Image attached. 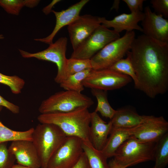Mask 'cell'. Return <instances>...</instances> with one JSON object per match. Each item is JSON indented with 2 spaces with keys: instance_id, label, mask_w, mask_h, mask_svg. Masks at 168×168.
Instances as JSON below:
<instances>
[{
  "instance_id": "6da1fadb",
  "label": "cell",
  "mask_w": 168,
  "mask_h": 168,
  "mask_svg": "<svg viewBox=\"0 0 168 168\" xmlns=\"http://www.w3.org/2000/svg\"><path fill=\"white\" fill-rule=\"evenodd\" d=\"M137 79L135 87L154 98L168 90V45L143 34L135 38L128 52Z\"/></svg>"
},
{
  "instance_id": "7a4b0ae2",
  "label": "cell",
  "mask_w": 168,
  "mask_h": 168,
  "mask_svg": "<svg viewBox=\"0 0 168 168\" xmlns=\"http://www.w3.org/2000/svg\"><path fill=\"white\" fill-rule=\"evenodd\" d=\"M37 119L40 123L57 126L67 136L77 137L83 142L91 143L89 136L91 113L87 107L67 112L41 114Z\"/></svg>"
},
{
  "instance_id": "3957f363",
  "label": "cell",
  "mask_w": 168,
  "mask_h": 168,
  "mask_svg": "<svg viewBox=\"0 0 168 168\" xmlns=\"http://www.w3.org/2000/svg\"><path fill=\"white\" fill-rule=\"evenodd\" d=\"M32 137L40 168H47L50 159L64 142L67 136L54 124L40 123L34 128Z\"/></svg>"
},
{
  "instance_id": "277c9868",
  "label": "cell",
  "mask_w": 168,
  "mask_h": 168,
  "mask_svg": "<svg viewBox=\"0 0 168 168\" xmlns=\"http://www.w3.org/2000/svg\"><path fill=\"white\" fill-rule=\"evenodd\" d=\"M156 143L144 142L132 136L118 148L113 159L124 168L154 160Z\"/></svg>"
},
{
  "instance_id": "5b68a950",
  "label": "cell",
  "mask_w": 168,
  "mask_h": 168,
  "mask_svg": "<svg viewBox=\"0 0 168 168\" xmlns=\"http://www.w3.org/2000/svg\"><path fill=\"white\" fill-rule=\"evenodd\" d=\"M94 104L92 99L81 93L65 90L57 92L43 100L39 108L41 114L67 112Z\"/></svg>"
},
{
  "instance_id": "8992f818",
  "label": "cell",
  "mask_w": 168,
  "mask_h": 168,
  "mask_svg": "<svg viewBox=\"0 0 168 168\" xmlns=\"http://www.w3.org/2000/svg\"><path fill=\"white\" fill-rule=\"evenodd\" d=\"M135 38V34L133 31H126L122 37L107 44L90 59L92 69H108L123 58L130 50Z\"/></svg>"
},
{
  "instance_id": "52a82bcc",
  "label": "cell",
  "mask_w": 168,
  "mask_h": 168,
  "mask_svg": "<svg viewBox=\"0 0 168 168\" xmlns=\"http://www.w3.org/2000/svg\"><path fill=\"white\" fill-rule=\"evenodd\" d=\"M67 42V38L62 37L59 38L54 43L50 44L46 49L36 53H31L20 49H19V50L23 58H34L55 63L57 67L58 72L54 81L59 84L66 77L67 58L66 57V53Z\"/></svg>"
},
{
  "instance_id": "ba28073f",
  "label": "cell",
  "mask_w": 168,
  "mask_h": 168,
  "mask_svg": "<svg viewBox=\"0 0 168 168\" xmlns=\"http://www.w3.org/2000/svg\"><path fill=\"white\" fill-rule=\"evenodd\" d=\"M119 37V33L100 24L73 50L71 58L90 59L107 44Z\"/></svg>"
},
{
  "instance_id": "9c48e42d",
  "label": "cell",
  "mask_w": 168,
  "mask_h": 168,
  "mask_svg": "<svg viewBox=\"0 0 168 168\" xmlns=\"http://www.w3.org/2000/svg\"><path fill=\"white\" fill-rule=\"evenodd\" d=\"M129 76L116 72L109 69H92L83 80L84 87L107 91L120 89L130 82Z\"/></svg>"
},
{
  "instance_id": "30bf717a",
  "label": "cell",
  "mask_w": 168,
  "mask_h": 168,
  "mask_svg": "<svg viewBox=\"0 0 168 168\" xmlns=\"http://www.w3.org/2000/svg\"><path fill=\"white\" fill-rule=\"evenodd\" d=\"M82 141L75 136H67L65 141L50 159L47 168H72L84 152Z\"/></svg>"
},
{
  "instance_id": "8fae6325",
  "label": "cell",
  "mask_w": 168,
  "mask_h": 168,
  "mask_svg": "<svg viewBox=\"0 0 168 168\" xmlns=\"http://www.w3.org/2000/svg\"><path fill=\"white\" fill-rule=\"evenodd\" d=\"M141 21L143 35L162 45H168V20L147 6Z\"/></svg>"
},
{
  "instance_id": "7c38bea8",
  "label": "cell",
  "mask_w": 168,
  "mask_h": 168,
  "mask_svg": "<svg viewBox=\"0 0 168 168\" xmlns=\"http://www.w3.org/2000/svg\"><path fill=\"white\" fill-rule=\"evenodd\" d=\"M168 131V122L162 116L145 115L133 136L144 142L156 143Z\"/></svg>"
},
{
  "instance_id": "4fadbf2b",
  "label": "cell",
  "mask_w": 168,
  "mask_h": 168,
  "mask_svg": "<svg viewBox=\"0 0 168 168\" xmlns=\"http://www.w3.org/2000/svg\"><path fill=\"white\" fill-rule=\"evenodd\" d=\"M100 24L99 17L86 14L79 16L68 25V30L73 50L76 49Z\"/></svg>"
},
{
  "instance_id": "5bb4252c",
  "label": "cell",
  "mask_w": 168,
  "mask_h": 168,
  "mask_svg": "<svg viewBox=\"0 0 168 168\" xmlns=\"http://www.w3.org/2000/svg\"><path fill=\"white\" fill-rule=\"evenodd\" d=\"M18 164L30 168H40L36 150L32 141L19 140L12 142L8 148Z\"/></svg>"
},
{
  "instance_id": "9a60e30c",
  "label": "cell",
  "mask_w": 168,
  "mask_h": 168,
  "mask_svg": "<svg viewBox=\"0 0 168 168\" xmlns=\"http://www.w3.org/2000/svg\"><path fill=\"white\" fill-rule=\"evenodd\" d=\"M142 12L122 13L115 16L111 20H108L104 17H99L100 24L109 28H113V30L119 33L124 30L131 31L134 30L142 32V28L138 25L144 17Z\"/></svg>"
},
{
  "instance_id": "2e32d148",
  "label": "cell",
  "mask_w": 168,
  "mask_h": 168,
  "mask_svg": "<svg viewBox=\"0 0 168 168\" xmlns=\"http://www.w3.org/2000/svg\"><path fill=\"white\" fill-rule=\"evenodd\" d=\"M89 1V0H81L70 6L67 9L60 12L52 10L56 17V24L52 33L43 38L35 39L34 40L49 44L53 43V40L58 32L63 27L68 26L80 15L82 8Z\"/></svg>"
},
{
  "instance_id": "e0dca14e",
  "label": "cell",
  "mask_w": 168,
  "mask_h": 168,
  "mask_svg": "<svg viewBox=\"0 0 168 168\" xmlns=\"http://www.w3.org/2000/svg\"><path fill=\"white\" fill-rule=\"evenodd\" d=\"M112 127L110 121L106 123L95 111L91 113L89 136L91 142L96 149L101 151L107 141Z\"/></svg>"
},
{
  "instance_id": "ac0fdd59",
  "label": "cell",
  "mask_w": 168,
  "mask_h": 168,
  "mask_svg": "<svg viewBox=\"0 0 168 168\" xmlns=\"http://www.w3.org/2000/svg\"><path fill=\"white\" fill-rule=\"evenodd\" d=\"M138 126L126 128L112 127L110 137L101 151L105 157L108 159L114 157L118 148L133 135Z\"/></svg>"
},
{
  "instance_id": "d6986e66",
  "label": "cell",
  "mask_w": 168,
  "mask_h": 168,
  "mask_svg": "<svg viewBox=\"0 0 168 168\" xmlns=\"http://www.w3.org/2000/svg\"><path fill=\"white\" fill-rule=\"evenodd\" d=\"M145 116L130 109H122L116 110L110 121L113 128H132L141 124Z\"/></svg>"
},
{
  "instance_id": "ffe728a7",
  "label": "cell",
  "mask_w": 168,
  "mask_h": 168,
  "mask_svg": "<svg viewBox=\"0 0 168 168\" xmlns=\"http://www.w3.org/2000/svg\"><path fill=\"white\" fill-rule=\"evenodd\" d=\"M82 147L90 168H110L107 158L101 151L95 149L91 143L83 141Z\"/></svg>"
},
{
  "instance_id": "44dd1931",
  "label": "cell",
  "mask_w": 168,
  "mask_h": 168,
  "mask_svg": "<svg viewBox=\"0 0 168 168\" xmlns=\"http://www.w3.org/2000/svg\"><path fill=\"white\" fill-rule=\"evenodd\" d=\"M2 108V106H0V112ZM34 128H31L24 131H15L6 126L0 120V143L19 140L32 142Z\"/></svg>"
},
{
  "instance_id": "7402d4cb",
  "label": "cell",
  "mask_w": 168,
  "mask_h": 168,
  "mask_svg": "<svg viewBox=\"0 0 168 168\" xmlns=\"http://www.w3.org/2000/svg\"><path fill=\"white\" fill-rule=\"evenodd\" d=\"M92 69H88L69 76L60 84L65 90H70L81 93L84 90L83 80L89 75Z\"/></svg>"
},
{
  "instance_id": "603a6c76",
  "label": "cell",
  "mask_w": 168,
  "mask_h": 168,
  "mask_svg": "<svg viewBox=\"0 0 168 168\" xmlns=\"http://www.w3.org/2000/svg\"><path fill=\"white\" fill-rule=\"evenodd\" d=\"M153 168H165L168 164V133L166 134L155 144Z\"/></svg>"
},
{
  "instance_id": "cb8c5ba5",
  "label": "cell",
  "mask_w": 168,
  "mask_h": 168,
  "mask_svg": "<svg viewBox=\"0 0 168 168\" xmlns=\"http://www.w3.org/2000/svg\"><path fill=\"white\" fill-rule=\"evenodd\" d=\"M91 91L97 101V106L95 111L96 112H99L103 117L111 119L116 110L111 107L108 102L107 91L91 89Z\"/></svg>"
},
{
  "instance_id": "d4e9b609",
  "label": "cell",
  "mask_w": 168,
  "mask_h": 168,
  "mask_svg": "<svg viewBox=\"0 0 168 168\" xmlns=\"http://www.w3.org/2000/svg\"><path fill=\"white\" fill-rule=\"evenodd\" d=\"M40 1L37 0H0V6L7 13L18 15L23 7H34L38 4Z\"/></svg>"
},
{
  "instance_id": "484cf974",
  "label": "cell",
  "mask_w": 168,
  "mask_h": 168,
  "mask_svg": "<svg viewBox=\"0 0 168 168\" xmlns=\"http://www.w3.org/2000/svg\"><path fill=\"white\" fill-rule=\"evenodd\" d=\"M128 52L127 54V57L126 58L120 59L113 64L108 69L130 77L133 81L135 86L137 83V79Z\"/></svg>"
},
{
  "instance_id": "4316f807",
  "label": "cell",
  "mask_w": 168,
  "mask_h": 168,
  "mask_svg": "<svg viewBox=\"0 0 168 168\" xmlns=\"http://www.w3.org/2000/svg\"><path fill=\"white\" fill-rule=\"evenodd\" d=\"M90 68L92 69L90 59H67L65 79L72 74Z\"/></svg>"
},
{
  "instance_id": "83f0119b",
  "label": "cell",
  "mask_w": 168,
  "mask_h": 168,
  "mask_svg": "<svg viewBox=\"0 0 168 168\" xmlns=\"http://www.w3.org/2000/svg\"><path fill=\"white\" fill-rule=\"evenodd\" d=\"M25 83L24 80L18 76H7L0 72V84L9 87L11 92L14 94L20 93Z\"/></svg>"
},
{
  "instance_id": "f1b7e54d",
  "label": "cell",
  "mask_w": 168,
  "mask_h": 168,
  "mask_svg": "<svg viewBox=\"0 0 168 168\" xmlns=\"http://www.w3.org/2000/svg\"><path fill=\"white\" fill-rule=\"evenodd\" d=\"M7 144V142L0 143V168H11L16 161L8 150Z\"/></svg>"
},
{
  "instance_id": "f546056e",
  "label": "cell",
  "mask_w": 168,
  "mask_h": 168,
  "mask_svg": "<svg viewBox=\"0 0 168 168\" xmlns=\"http://www.w3.org/2000/svg\"><path fill=\"white\" fill-rule=\"evenodd\" d=\"M152 7L156 13L165 18L168 17V0H151Z\"/></svg>"
},
{
  "instance_id": "4dcf8cb0",
  "label": "cell",
  "mask_w": 168,
  "mask_h": 168,
  "mask_svg": "<svg viewBox=\"0 0 168 168\" xmlns=\"http://www.w3.org/2000/svg\"><path fill=\"white\" fill-rule=\"evenodd\" d=\"M144 0H123L129 8L131 12H142Z\"/></svg>"
},
{
  "instance_id": "1f68e13d",
  "label": "cell",
  "mask_w": 168,
  "mask_h": 168,
  "mask_svg": "<svg viewBox=\"0 0 168 168\" xmlns=\"http://www.w3.org/2000/svg\"><path fill=\"white\" fill-rule=\"evenodd\" d=\"M0 106L4 107L14 114H18L20 112L19 107L7 100L0 95Z\"/></svg>"
},
{
  "instance_id": "d6a6232c",
  "label": "cell",
  "mask_w": 168,
  "mask_h": 168,
  "mask_svg": "<svg viewBox=\"0 0 168 168\" xmlns=\"http://www.w3.org/2000/svg\"><path fill=\"white\" fill-rule=\"evenodd\" d=\"M72 168H90L87 158L84 152L77 162Z\"/></svg>"
},
{
  "instance_id": "836d02e7",
  "label": "cell",
  "mask_w": 168,
  "mask_h": 168,
  "mask_svg": "<svg viewBox=\"0 0 168 168\" xmlns=\"http://www.w3.org/2000/svg\"><path fill=\"white\" fill-rule=\"evenodd\" d=\"M61 1L60 0H53L46 7L43 9V12L46 15L49 14L52 12V8L53 6L56 3Z\"/></svg>"
},
{
  "instance_id": "e575fe53",
  "label": "cell",
  "mask_w": 168,
  "mask_h": 168,
  "mask_svg": "<svg viewBox=\"0 0 168 168\" xmlns=\"http://www.w3.org/2000/svg\"><path fill=\"white\" fill-rule=\"evenodd\" d=\"M108 164L110 168H124L118 165L113 159L110 160Z\"/></svg>"
},
{
  "instance_id": "d590c367",
  "label": "cell",
  "mask_w": 168,
  "mask_h": 168,
  "mask_svg": "<svg viewBox=\"0 0 168 168\" xmlns=\"http://www.w3.org/2000/svg\"><path fill=\"white\" fill-rule=\"evenodd\" d=\"M119 0H114L112 8H114L117 10L119 8Z\"/></svg>"
},
{
  "instance_id": "8d00e7d4",
  "label": "cell",
  "mask_w": 168,
  "mask_h": 168,
  "mask_svg": "<svg viewBox=\"0 0 168 168\" xmlns=\"http://www.w3.org/2000/svg\"><path fill=\"white\" fill-rule=\"evenodd\" d=\"M11 168H30L19 164H14Z\"/></svg>"
}]
</instances>
